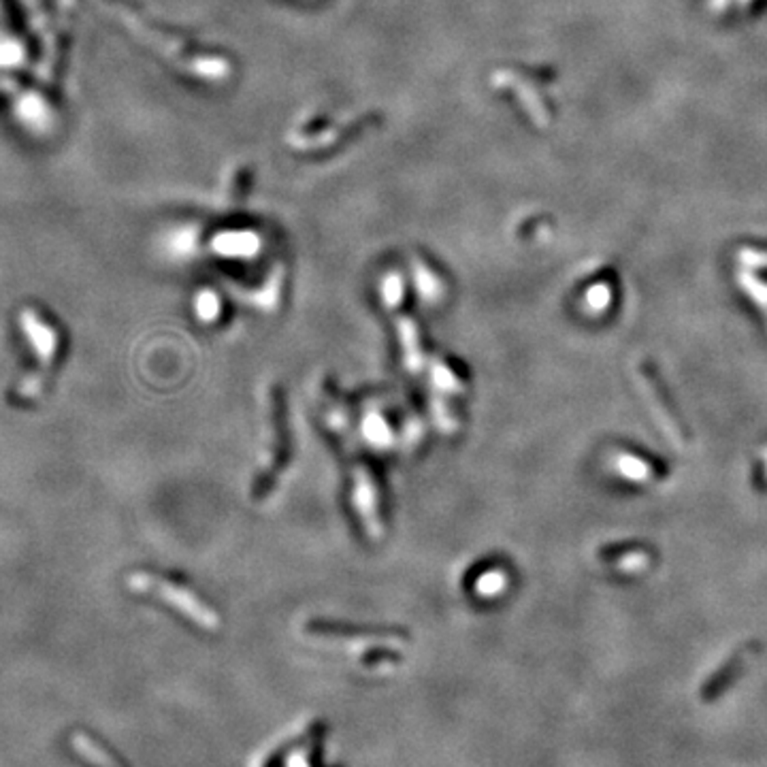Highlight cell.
Instances as JSON below:
<instances>
[{"instance_id":"obj_1","label":"cell","mask_w":767,"mask_h":767,"mask_svg":"<svg viewBox=\"0 0 767 767\" xmlns=\"http://www.w3.org/2000/svg\"><path fill=\"white\" fill-rule=\"evenodd\" d=\"M132 584L143 592H152L158 599L165 601L167 606H171L173 610H177L182 616L190 618L194 625L203 629H215L220 627V616L215 614L214 607L207 601H203L192 589H188L186 584H179L176 580L162 578L156 574H137L132 575Z\"/></svg>"},{"instance_id":"obj_2","label":"cell","mask_w":767,"mask_h":767,"mask_svg":"<svg viewBox=\"0 0 767 767\" xmlns=\"http://www.w3.org/2000/svg\"><path fill=\"white\" fill-rule=\"evenodd\" d=\"M269 437L267 452L262 457V467L258 472V480L254 482L252 495L254 499H262L267 495V490L271 489L278 480V475L284 472L286 467V452H288V433H286V416H284V401H282V390L278 386L269 388Z\"/></svg>"},{"instance_id":"obj_3","label":"cell","mask_w":767,"mask_h":767,"mask_svg":"<svg viewBox=\"0 0 767 767\" xmlns=\"http://www.w3.org/2000/svg\"><path fill=\"white\" fill-rule=\"evenodd\" d=\"M638 373L639 380H642L644 390H646V399L650 401V405H653L654 418L659 420V425L663 427V431L668 433L671 442L676 443V446H686V442H689V435H686V427L685 422L680 420L678 411H676L674 403H671L668 388L663 386V380H661V375L657 369H654V364L650 361H639L638 363Z\"/></svg>"},{"instance_id":"obj_4","label":"cell","mask_w":767,"mask_h":767,"mask_svg":"<svg viewBox=\"0 0 767 767\" xmlns=\"http://www.w3.org/2000/svg\"><path fill=\"white\" fill-rule=\"evenodd\" d=\"M352 504L356 516L361 518L364 531L372 539L384 536L382 510H380V493L372 469L367 465L354 467V484H352Z\"/></svg>"},{"instance_id":"obj_5","label":"cell","mask_w":767,"mask_h":767,"mask_svg":"<svg viewBox=\"0 0 767 767\" xmlns=\"http://www.w3.org/2000/svg\"><path fill=\"white\" fill-rule=\"evenodd\" d=\"M396 333H399L401 348H403L405 367L414 373L422 372L427 358H425V350H422L420 331H418L414 318H410V316H399V320H396Z\"/></svg>"},{"instance_id":"obj_6","label":"cell","mask_w":767,"mask_h":767,"mask_svg":"<svg viewBox=\"0 0 767 767\" xmlns=\"http://www.w3.org/2000/svg\"><path fill=\"white\" fill-rule=\"evenodd\" d=\"M431 380L435 384L437 393H463V382H460L458 375L452 372V367L443 358H435L431 363Z\"/></svg>"},{"instance_id":"obj_7","label":"cell","mask_w":767,"mask_h":767,"mask_svg":"<svg viewBox=\"0 0 767 767\" xmlns=\"http://www.w3.org/2000/svg\"><path fill=\"white\" fill-rule=\"evenodd\" d=\"M364 435L372 442V446L380 448L390 446V442H393V433H390L388 422L380 414L367 416V420H364Z\"/></svg>"},{"instance_id":"obj_8","label":"cell","mask_w":767,"mask_h":767,"mask_svg":"<svg viewBox=\"0 0 767 767\" xmlns=\"http://www.w3.org/2000/svg\"><path fill=\"white\" fill-rule=\"evenodd\" d=\"M197 314L203 322H211L220 314V299L214 293H203L197 301Z\"/></svg>"},{"instance_id":"obj_9","label":"cell","mask_w":767,"mask_h":767,"mask_svg":"<svg viewBox=\"0 0 767 767\" xmlns=\"http://www.w3.org/2000/svg\"><path fill=\"white\" fill-rule=\"evenodd\" d=\"M742 284H744V288L748 290V294L756 301V305H759L767 316V286L763 282H759L756 278H753V275H746V278L742 279Z\"/></svg>"},{"instance_id":"obj_10","label":"cell","mask_w":767,"mask_h":767,"mask_svg":"<svg viewBox=\"0 0 767 767\" xmlns=\"http://www.w3.org/2000/svg\"><path fill=\"white\" fill-rule=\"evenodd\" d=\"M384 296H386V305H388L390 309L401 303V296H403V286H401L399 278H390L388 282H386Z\"/></svg>"},{"instance_id":"obj_11","label":"cell","mask_w":767,"mask_h":767,"mask_svg":"<svg viewBox=\"0 0 767 767\" xmlns=\"http://www.w3.org/2000/svg\"><path fill=\"white\" fill-rule=\"evenodd\" d=\"M765 475H767V469H765Z\"/></svg>"}]
</instances>
